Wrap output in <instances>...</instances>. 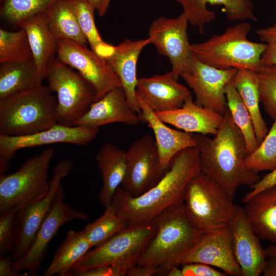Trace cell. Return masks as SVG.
Wrapping results in <instances>:
<instances>
[{
    "instance_id": "cell-1",
    "label": "cell",
    "mask_w": 276,
    "mask_h": 276,
    "mask_svg": "<svg viewBox=\"0 0 276 276\" xmlns=\"http://www.w3.org/2000/svg\"><path fill=\"white\" fill-rule=\"evenodd\" d=\"M200 172L197 148L185 149L173 157L167 171L153 188L134 197L120 186L111 203L128 225L150 222L167 208L183 203L188 182Z\"/></svg>"
},
{
    "instance_id": "cell-2",
    "label": "cell",
    "mask_w": 276,
    "mask_h": 276,
    "mask_svg": "<svg viewBox=\"0 0 276 276\" xmlns=\"http://www.w3.org/2000/svg\"><path fill=\"white\" fill-rule=\"evenodd\" d=\"M217 133L211 138L196 134L201 172L219 184L233 199L241 186H250L260 179L258 173L247 169L244 159L246 145L226 106Z\"/></svg>"
},
{
    "instance_id": "cell-3",
    "label": "cell",
    "mask_w": 276,
    "mask_h": 276,
    "mask_svg": "<svg viewBox=\"0 0 276 276\" xmlns=\"http://www.w3.org/2000/svg\"><path fill=\"white\" fill-rule=\"evenodd\" d=\"M151 222L155 233L136 265L158 267L159 275H166L171 267L179 266L203 233L189 221L183 203L167 208Z\"/></svg>"
},
{
    "instance_id": "cell-4",
    "label": "cell",
    "mask_w": 276,
    "mask_h": 276,
    "mask_svg": "<svg viewBox=\"0 0 276 276\" xmlns=\"http://www.w3.org/2000/svg\"><path fill=\"white\" fill-rule=\"evenodd\" d=\"M42 84L0 100V135L23 136L58 123L57 98Z\"/></svg>"
},
{
    "instance_id": "cell-5",
    "label": "cell",
    "mask_w": 276,
    "mask_h": 276,
    "mask_svg": "<svg viewBox=\"0 0 276 276\" xmlns=\"http://www.w3.org/2000/svg\"><path fill=\"white\" fill-rule=\"evenodd\" d=\"M251 25L246 21L227 27L221 34L191 45V52L201 62L216 68L256 71L261 65L265 44L249 40Z\"/></svg>"
},
{
    "instance_id": "cell-6",
    "label": "cell",
    "mask_w": 276,
    "mask_h": 276,
    "mask_svg": "<svg viewBox=\"0 0 276 276\" xmlns=\"http://www.w3.org/2000/svg\"><path fill=\"white\" fill-rule=\"evenodd\" d=\"M183 203L189 221L203 233L231 225L239 209L219 184L202 172L188 182Z\"/></svg>"
},
{
    "instance_id": "cell-7",
    "label": "cell",
    "mask_w": 276,
    "mask_h": 276,
    "mask_svg": "<svg viewBox=\"0 0 276 276\" xmlns=\"http://www.w3.org/2000/svg\"><path fill=\"white\" fill-rule=\"evenodd\" d=\"M155 233L152 223L129 224L123 231L89 250L72 272L112 266L125 272L136 265Z\"/></svg>"
},
{
    "instance_id": "cell-8",
    "label": "cell",
    "mask_w": 276,
    "mask_h": 276,
    "mask_svg": "<svg viewBox=\"0 0 276 276\" xmlns=\"http://www.w3.org/2000/svg\"><path fill=\"white\" fill-rule=\"evenodd\" d=\"M54 150L47 148L27 159L14 172L0 175V213L44 196L49 188V169Z\"/></svg>"
},
{
    "instance_id": "cell-9",
    "label": "cell",
    "mask_w": 276,
    "mask_h": 276,
    "mask_svg": "<svg viewBox=\"0 0 276 276\" xmlns=\"http://www.w3.org/2000/svg\"><path fill=\"white\" fill-rule=\"evenodd\" d=\"M49 87L57 94L58 124L75 126L95 101V91L78 72L56 58L47 70Z\"/></svg>"
},
{
    "instance_id": "cell-10",
    "label": "cell",
    "mask_w": 276,
    "mask_h": 276,
    "mask_svg": "<svg viewBox=\"0 0 276 276\" xmlns=\"http://www.w3.org/2000/svg\"><path fill=\"white\" fill-rule=\"evenodd\" d=\"M73 166L72 159H61L54 168L47 193L18 209L16 215L15 241L11 256L12 261L20 259L29 250L51 208L56 193L61 186L62 179L68 174Z\"/></svg>"
},
{
    "instance_id": "cell-11",
    "label": "cell",
    "mask_w": 276,
    "mask_h": 276,
    "mask_svg": "<svg viewBox=\"0 0 276 276\" xmlns=\"http://www.w3.org/2000/svg\"><path fill=\"white\" fill-rule=\"evenodd\" d=\"M64 196L63 188L61 186L29 250L20 259L12 261L14 271L26 270L31 275H37L41 269L49 243L60 228L68 222L85 221L89 218L87 214L75 210L65 203Z\"/></svg>"
},
{
    "instance_id": "cell-12",
    "label": "cell",
    "mask_w": 276,
    "mask_h": 276,
    "mask_svg": "<svg viewBox=\"0 0 276 276\" xmlns=\"http://www.w3.org/2000/svg\"><path fill=\"white\" fill-rule=\"evenodd\" d=\"M57 58L76 70L93 88L95 101L122 87L120 80L107 61L86 46L70 40L57 41Z\"/></svg>"
},
{
    "instance_id": "cell-13",
    "label": "cell",
    "mask_w": 276,
    "mask_h": 276,
    "mask_svg": "<svg viewBox=\"0 0 276 276\" xmlns=\"http://www.w3.org/2000/svg\"><path fill=\"white\" fill-rule=\"evenodd\" d=\"M125 155L126 169L121 187L134 197L155 186L168 169L162 168L155 139L149 134L136 139Z\"/></svg>"
},
{
    "instance_id": "cell-14",
    "label": "cell",
    "mask_w": 276,
    "mask_h": 276,
    "mask_svg": "<svg viewBox=\"0 0 276 276\" xmlns=\"http://www.w3.org/2000/svg\"><path fill=\"white\" fill-rule=\"evenodd\" d=\"M188 20L182 12L173 18L159 17L151 24L149 31L150 43L159 54L168 58L175 79L190 70L191 44L188 36Z\"/></svg>"
},
{
    "instance_id": "cell-15",
    "label": "cell",
    "mask_w": 276,
    "mask_h": 276,
    "mask_svg": "<svg viewBox=\"0 0 276 276\" xmlns=\"http://www.w3.org/2000/svg\"><path fill=\"white\" fill-rule=\"evenodd\" d=\"M98 133V128L68 126L57 123L47 129L30 135H0V173L5 174L8 169L9 160L19 150L56 143L85 145L92 142Z\"/></svg>"
},
{
    "instance_id": "cell-16",
    "label": "cell",
    "mask_w": 276,
    "mask_h": 276,
    "mask_svg": "<svg viewBox=\"0 0 276 276\" xmlns=\"http://www.w3.org/2000/svg\"><path fill=\"white\" fill-rule=\"evenodd\" d=\"M190 66V71L181 77L194 93L195 102L223 115L227 106L225 87L233 79L237 69L215 68L198 60L192 53Z\"/></svg>"
},
{
    "instance_id": "cell-17",
    "label": "cell",
    "mask_w": 276,
    "mask_h": 276,
    "mask_svg": "<svg viewBox=\"0 0 276 276\" xmlns=\"http://www.w3.org/2000/svg\"><path fill=\"white\" fill-rule=\"evenodd\" d=\"M190 263H204L219 268L226 274L242 276L233 252L231 225L203 233L182 258L179 265Z\"/></svg>"
},
{
    "instance_id": "cell-18",
    "label": "cell",
    "mask_w": 276,
    "mask_h": 276,
    "mask_svg": "<svg viewBox=\"0 0 276 276\" xmlns=\"http://www.w3.org/2000/svg\"><path fill=\"white\" fill-rule=\"evenodd\" d=\"M231 227L233 252L242 276H259L266 264V256L244 208L239 206Z\"/></svg>"
},
{
    "instance_id": "cell-19",
    "label": "cell",
    "mask_w": 276,
    "mask_h": 276,
    "mask_svg": "<svg viewBox=\"0 0 276 276\" xmlns=\"http://www.w3.org/2000/svg\"><path fill=\"white\" fill-rule=\"evenodd\" d=\"M142 122L141 116L130 107L122 87L107 93L90 105L75 126L98 129L110 123L136 125Z\"/></svg>"
},
{
    "instance_id": "cell-20",
    "label": "cell",
    "mask_w": 276,
    "mask_h": 276,
    "mask_svg": "<svg viewBox=\"0 0 276 276\" xmlns=\"http://www.w3.org/2000/svg\"><path fill=\"white\" fill-rule=\"evenodd\" d=\"M136 94L154 112L179 108L191 95L186 86L175 79L171 72L138 79Z\"/></svg>"
},
{
    "instance_id": "cell-21",
    "label": "cell",
    "mask_w": 276,
    "mask_h": 276,
    "mask_svg": "<svg viewBox=\"0 0 276 276\" xmlns=\"http://www.w3.org/2000/svg\"><path fill=\"white\" fill-rule=\"evenodd\" d=\"M150 43L149 38L132 40L125 39L114 46L111 54L105 59L121 81L127 101L132 109L140 115V106L136 99V64L143 48Z\"/></svg>"
},
{
    "instance_id": "cell-22",
    "label": "cell",
    "mask_w": 276,
    "mask_h": 276,
    "mask_svg": "<svg viewBox=\"0 0 276 276\" xmlns=\"http://www.w3.org/2000/svg\"><path fill=\"white\" fill-rule=\"evenodd\" d=\"M142 122H145L153 132L159 153L160 165L165 170L169 168L173 157L180 151L196 147L194 135L170 128L136 94Z\"/></svg>"
},
{
    "instance_id": "cell-23",
    "label": "cell",
    "mask_w": 276,
    "mask_h": 276,
    "mask_svg": "<svg viewBox=\"0 0 276 276\" xmlns=\"http://www.w3.org/2000/svg\"><path fill=\"white\" fill-rule=\"evenodd\" d=\"M180 4L189 23L197 27L199 33H204L205 26L216 18L215 13L207 6H221L227 18L231 21H254L257 18L254 13L251 0H176Z\"/></svg>"
},
{
    "instance_id": "cell-24",
    "label": "cell",
    "mask_w": 276,
    "mask_h": 276,
    "mask_svg": "<svg viewBox=\"0 0 276 276\" xmlns=\"http://www.w3.org/2000/svg\"><path fill=\"white\" fill-rule=\"evenodd\" d=\"M155 113L166 124L183 131L205 135H215L223 119V115L196 104L191 95L181 107Z\"/></svg>"
},
{
    "instance_id": "cell-25",
    "label": "cell",
    "mask_w": 276,
    "mask_h": 276,
    "mask_svg": "<svg viewBox=\"0 0 276 276\" xmlns=\"http://www.w3.org/2000/svg\"><path fill=\"white\" fill-rule=\"evenodd\" d=\"M18 27L26 32L32 58L43 80L49 65L57 58V41L49 27L46 11L25 19Z\"/></svg>"
},
{
    "instance_id": "cell-26",
    "label": "cell",
    "mask_w": 276,
    "mask_h": 276,
    "mask_svg": "<svg viewBox=\"0 0 276 276\" xmlns=\"http://www.w3.org/2000/svg\"><path fill=\"white\" fill-rule=\"evenodd\" d=\"M95 159L102 181L99 201L106 208L110 204L124 179L126 169L125 151L114 144L106 143L98 151Z\"/></svg>"
},
{
    "instance_id": "cell-27",
    "label": "cell",
    "mask_w": 276,
    "mask_h": 276,
    "mask_svg": "<svg viewBox=\"0 0 276 276\" xmlns=\"http://www.w3.org/2000/svg\"><path fill=\"white\" fill-rule=\"evenodd\" d=\"M244 211L259 238L276 244V185L254 195Z\"/></svg>"
},
{
    "instance_id": "cell-28",
    "label": "cell",
    "mask_w": 276,
    "mask_h": 276,
    "mask_svg": "<svg viewBox=\"0 0 276 276\" xmlns=\"http://www.w3.org/2000/svg\"><path fill=\"white\" fill-rule=\"evenodd\" d=\"M0 100L42 85L33 58L0 64Z\"/></svg>"
},
{
    "instance_id": "cell-29",
    "label": "cell",
    "mask_w": 276,
    "mask_h": 276,
    "mask_svg": "<svg viewBox=\"0 0 276 276\" xmlns=\"http://www.w3.org/2000/svg\"><path fill=\"white\" fill-rule=\"evenodd\" d=\"M92 248L82 230L69 231L56 250L44 276H67L75 265Z\"/></svg>"
},
{
    "instance_id": "cell-30",
    "label": "cell",
    "mask_w": 276,
    "mask_h": 276,
    "mask_svg": "<svg viewBox=\"0 0 276 276\" xmlns=\"http://www.w3.org/2000/svg\"><path fill=\"white\" fill-rule=\"evenodd\" d=\"M233 81L250 114L259 145L268 130L260 110V94L256 72L248 69L237 70Z\"/></svg>"
},
{
    "instance_id": "cell-31",
    "label": "cell",
    "mask_w": 276,
    "mask_h": 276,
    "mask_svg": "<svg viewBox=\"0 0 276 276\" xmlns=\"http://www.w3.org/2000/svg\"><path fill=\"white\" fill-rule=\"evenodd\" d=\"M46 13L49 27L57 41L70 40L86 46L87 41L70 0H57Z\"/></svg>"
},
{
    "instance_id": "cell-32",
    "label": "cell",
    "mask_w": 276,
    "mask_h": 276,
    "mask_svg": "<svg viewBox=\"0 0 276 276\" xmlns=\"http://www.w3.org/2000/svg\"><path fill=\"white\" fill-rule=\"evenodd\" d=\"M79 25L91 50L106 59L112 52L114 46L105 42L95 25L96 10L88 0H70Z\"/></svg>"
},
{
    "instance_id": "cell-33",
    "label": "cell",
    "mask_w": 276,
    "mask_h": 276,
    "mask_svg": "<svg viewBox=\"0 0 276 276\" xmlns=\"http://www.w3.org/2000/svg\"><path fill=\"white\" fill-rule=\"evenodd\" d=\"M225 93L227 107L235 124L244 136L248 155L259 146L250 114L236 89L233 79L226 85Z\"/></svg>"
},
{
    "instance_id": "cell-34",
    "label": "cell",
    "mask_w": 276,
    "mask_h": 276,
    "mask_svg": "<svg viewBox=\"0 0 276 276\" xmlns=\"http://www.w3.org/2000/svg\"><path fill=\"white\" fill-rule=\"evenodd\" d=\"M128 225L119 215L114 206L110 204L105 208L99 218L89 223L82 229L92 247L102 244Z\"/></svg>"
},
{
    "instance_id": "cell-35",
    "label": "cell",
    "mask_w": 276,
    "mask_h": 276,
    "mask_svg": "<svg viewBox=\"0 0 276 276\" xmlns=\"http://www.w3.org/2000/svg\"><path fill=\"white\" fill-rule=\"evenodd\" d=\"M31 58L28 36L23 29L16 31L0 29V64L20 62Z\"/></svg>"
},
{
    "instance_id": "cell-36",
    "label": "cell",
    "mask_w": 276,
    "mask_h": 276,
    "mask_svg": "<svg viewBox=\"0 0 276 276\" xmlns=\"http://www.w3.org/2000/svg\"><path fill=\"white\" fill-rule=\"evenodd\" d=\"M57 0H0V15L5 21L17 26L25 19L44 12Z\"/></svg>"
},
{
    "instance_id": "cell-37",
    "label": "cell",
    "mask_w": 276,
    "mask_h": 276,
    "mask_svg": "<svg viewBox=\"0 0 276 276\" xmlns=\"http://www.w3.org/2000/svg\"><path fill=\"white\" fill-rule=\"evenodd\" d=\"M273 121L263 140L244 159L245 167L255 173L276 168V118Z\"/></svg>"
},
{
    "instance_id": "cell-38",
    "label": "cell",
    "mask_w": 276,
    "mask_h": 276,
    "mask_svg": "<svg viewBox=\"0 0 276 276\" xmlns=\"http://www.w3.org/2000/svg\"><path fill=\"white\" fill-rule=\"evenodd\" d=\"M255 72L260 102L267 114L274 120L276 118V64H261Z\"/></svg>"
},
{
    "instance_id": "cell-39",
    "label": "cell",
    "mask_w": 276,
    "mask_h": 276,
    "mask_svg": "<svg viewBox=\"0 0 276 276\" xmlns=\"http://www.w3.org/2000/svg\"><path fill=\"white\" fill-rule=\"evenodd\" d=\"M20 207L14 208L1 214L0 257L12 252L15 241L16 215Z\"/></svg>"
},
{
    "instance_id": "cell-40",
    "label": "cell",
    "mask_w": 276,
    "mask_h": 276,
    "mask_svg": "<svg viewBox=\"0 0 276 276\" xmlns=\"http://www.w3.org/2000/svg\"><path fill=\"white\" fill-rule=\"evenodd\" d=\"M256 34L261 42L265 44L261 56V64H276V20L271 26L257 30Z\"/></svg>"
},
{
    "instance_id": "cell-41",
    "label": "cell",
    "mask_w": 276,
    "mask_h": 276,
    "mask_svg": "<svg viewBox=\"0 0 276 276\" xmlns=\"http://www.w3.org/2000/svg\"><path fill=\"white\" fill-rule=\"evenodd\" d=\"M182 276H225L226 274L212 266L202 263H190L181 265Z\"/></svg>"
},
{
    "instance_id": "cell-42",
    "label": "cell",
    "mask_w": 276,
    "mask_h": 276,
    "mask_svg": "<svg viewBox=\"0 0 276 276\" xmlns=\"http://www.w3.org/2000/svg\"><path fill=\"white\" fill-rule=\"evenodd\" d=\"M125 272L112 266H101L70 273L67 276H125Z\"/></svg>"
},
{
    "instance_id": "cell-43",
    "label": "cell",
    "mask_w": 276,
    "mask_h": 276,
    "mask_svg": "<svg viewBox=\"0 0 276 276\" xmlns=\"http://www.w3.org/2000/svg\"><path fill=\"white\" fill-rule=\"evenodd\" d=\"M276 185V168L265 175L262 178L250 186L251 191L244 196L243 202H246L254 195L267 188Z\"/></svg>"
},
{
    "instance_id": "cell-44",
    "label": "cell",
    "mask_w": 276,
    "mask_h": 276,
    "mask_svg": "<svg viewBox=\"0 0 276 276\" xmlns=\"http://www.w3.org/2000/svg\"><path fill=\"white\" fill-rule=\"evenodd\" d=\"M159 268L153 266L134 265L127 271L128 276H151L159 274Z\"/></svg>"
},
{
    "instance_id": "cell-45",
    "label": "cell",
    "mask_w": 276,
    "mask_h": 276,
    "mask_svg": "<svg viewBox=\"0 0 276 276\" xmlns=\"http://www.w3.org/2000/svg\"><path fill=\"white\" fill-rule=\"evenodd\" d=\"M24 273L16 272L12 267V257L11 256L1 257L0 259V275L1 276H20L24 275Z\"/></svg>"
},
{
    "instance_id": "cell-46",
    "label": "cell",
    "mask_w": 276,
    "mask_h": 276,
    "mask_svg": "<svg viewBox=\"0 0 276 276\" xmlns=\"http://www.w3.org/2000/svg\"><path fill=\"white\" fill-rule=\"evenodd\" d=\"M268 258L262 274L264 276H276V255Z\"/></svg>"
},
{
    "instance_id": "cell-47",
    "label": "cell",
    "mask_w": 276,
    "mask_h": 276,
    "mask_svg": "<svg viewBox=\"0 0 276 276\" xmlns=\"http://www.w3.org/2000/svg\"><path fill=\"white\" fill-rule=\"evenodd\" d=\"M111 1V0H101L99 8L97 10L100 16H103L106 14Z\"/></svg>"
},
{
    "instance_id": "cell-48",
    "label": "cell",
    "mask_w": 276,
    "mask_h": 276,
    "mask_svg": "<svg viewBox=\"0 0 276 276\" xmlns=\"http://www.w3.org/2000/svg\"><path fill=\"white\" fill-rule=\"evenodd\" d=\"M179 266L175 265L171 267L168 270L167 276H182L181 268H178Z\"/></svg>"
},
{
    "instance_id": "cell-49",
    "label": "cell",
    "mask_w": 276,
    "mask_h": 276,
    "mask_svg": "<svg viewBox=\"0 0 276 276\" xmlns=\"http://www.w3.org/2000/svg\"><path fill=\"white\" fill-rule=\"evenodd\" d=\"M265 252L266 258L272 256L276 255V244L269 245L265 249Z\"/></svg>"
},
{
    "instance_id": "cell-50",
    "label": "cell",
    "mask_w": 276,
    "mask_h": 276,
    "mask_svg": "<svg viewBox=\"0 0 276 276\" xmlns=\"http://www.w3.org/2000/svg\"><path fill=\"white\" fill-rule=\"evenodd\" d=\"M88 1L93 5L94 7L95 8L96 10L97 11L99 8L101 0H88Z\"/></svg>"
}]
</instances>
